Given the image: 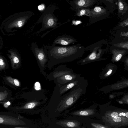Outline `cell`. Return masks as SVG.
<instances>
[{
  "instance_id": "1",
  "label": "cell",
  "mask_w": 128,
  "mask_h": 128,
  "mask_svg": "<svg viewBox=\"0 0 128 128\" xmlns=\"http://www.w3.org/2000/svg\"><path fill=\"white\" fill-rule=\"evenodd\" d=\"M46 46L48 59L47 66L50 70L58 64L69 62L75 58V46H58L53 44Z\"/></svg>"
},
{
  "instance_id": "2",
  "label": "cell",
  "mask_w": 128,
  "mask_h": 128,
  "mask_svg": "<svg viewBox=\"0 0 128 128\" xmlns=\"http://www.w3.org/2000/svg\"><path fill=\"white\" fill-rule=\"evenodd\" d=\"M21 119L16 113L0 111V128H22Z\"/></svg>"
},
{
  "instance_id": "3",
  "label": "cell",
  "mask_w": 128,
  "mask_h": 128,
  "mask_svg": "<svg viewBox=\"0 0 128 128\" xmlns=\"http://www.w3.org/2000/svg\"><path fill=\"white\" fill-rule=\"evenodd\" d=\"M31 49L36 59L40 71L43 72L47 66L48 59L46 48V45L40 48L36 42H32L31 45Z\"/></svg>"
},
{
  "instance_id": "4",
  "label": "cell",
  "mask_w": 128,
  "mask_h": 128,
  "mask_svg": "<svg viewBox=\"0 0 128 128\" xmlns=\"http://www.w3.org/2000/svg\"><path fill=\"white\" fill-rule=\"evenodd\" d=\"M22 12L16 13L12 14L6 19L7 22H10L9 26L10 27H21L25 24L28 17Z\"/></svg>"
},
{
  "instance_id": "5",
  "label": "cell",
  "mask_w": 128,
  "mask_h": 128,
  "mask_svg": "<svg viewBox=\"0 0 128 128\" xmlns=\"http://www.w3.org/2000/svg\"><path fill=\"white\" fill-rule=\"evenodd\" d=\"M102 122L115 128L128 125V118L123 117L114 118L104 116L102 117Z\"/></svg>"
},
{
  "instance_id": "6",
  "label": "cell",
  "mask_w": 128,
  "mask_h": 128,
  "mask_svg": "<svg viewBox=\"0 0 128 128\" xmlns=\"http://www.w3.org/2000/svg\"><path fill=\"white\" fill-rule=\"evenodd\" d=\"M74 41V39L70 36L65 35L57 37L54 40L53 44L66 46L72 43Z\"/></svg>"
},
{
  "instance_id": "7",
  "label": "cell",
  "mask_w": 128,
  "mask_h": 128,
  "mask_svg": "<svg viewBox=\"0 0 128 128\" xmlns=\"http://www.w3.org/2000/svg\"><path fill=\"white\" fill-rule=\"evenodd\" d=\"M104 116L114 118L123 117L128 118V111L122 109L109 110L106 112Z\"/></svg>"
},
{
  "instance_id": "8",
  "label": "cell",
  "mask_w": 128,
  "mask_h": 128,
  "mask_svg": "<svg viewBox=\"0 0 128 128\" xmlns=\"http://www.w3.org/2000/svg\"><path fill=\"white\" fill-rule=\"evenodd\" d=\"M12 96V93L10 90L4 87L0 86V103L8 101Z\"/></svg>"
},
{
  "instance_id": "9",
  "label": "cell",
  "mask_w": 128,
  "mask_h": 128,
  "mask_svg": "<svg viewBox=\"0 0 128 128\" xmlns=\"http://www.w3.org/2000/svg\"><path fill=\"white\" fill-rule=\"evenodd\" d=\"M106 10L100 7L96 6L91 10L90 17L97 18L106 13Z\"/></svg>"
},
{
  "instance_id": "10",
  "label": "cell",
  "mask_w": 128,
  "mask_h": 128,
  "mask_svg": "<svg viewBox=\"0 0 128 128\" xmlns=\"http://www.w3.org/2000/svg\"><path fill=\"white\" fill-rule=\"evenodd\" d=\"M118 13L122 15L128 10V5L124 0H118Z\"/></svg>"
},
{
  "instance_id": "11",
  "label": "cell",
  "mask_w": 128,
  "mask_h": 128,
  "mask_svg": "<svg viewBox=\"0 0 128 128\" xmlns=\"http://www.w3.org/2000/svg\"><path fill=\"white\" fill-rule=\"evenodd\" d=\"M95 1V0H77L76 4L79 8H86L92 5Z\"/></svg>"
},
{
  "instance_id": "12",
  "label": "cell",
  "mask_w": 128,
  "mask_h": 128,
  "mask_svg": "<svg viewBox=\"0 0 128 128\" xmlns=\"http://www.w3.org/2000/svg\"><path fill=\"white\" fill-rule=\"evenodd\" d=\"M94 114V110L89 109L80 110L76 111L74 113V114L79 116H89Z\"/></svg>"
},
{
  "instance_id": "13",
  "label": "cell",
  "mask_w": 128,
  "mask_h": 128,
  "mask_svg": "<svg viewBox=\"0 0 128 128\" xmlns=\"http://www.w3.org/2000/svg\"><path fill=\"white\" fill-rule=\"evenodd\" d=\"M76 15L78 16L84 15L90 17L91 10L88 9H82L79 11Z\"/></svg>"
},
{
  "instance_id": "14",
  "label": "cell",
  "mask_w": 128,
  "mask_h": 128,
  "mask_svg": "<svg viewBox=\"0 0 128 128\" xmlns=\"http://www.w3.org/2000/svg\"><path fill=\"white\" fill-rule=\"evenodd\" d=\"M7 80L6 82H7L8 84H12L14 86H19L20 84L19 81L17 80L12 78L10 77H7L6 78Z\"/></svg>"
},
{
  "instance_id": "15",
  "label": "cell",
  "mask_w": 128,
  "mask_h": 128,
  "mask_svg": "<svg viewBox=\"0 0 128 128\" xmlns=\"http://www.w3.org/2000/svg\"><path fill=\"white\" fill-rule=\"evenodd\" d=\"M91 125L92 127L94 128H109L108 126H104L102 124L96 123H92L91 124Z\"/></svg>"
},
{
  "instance_id": "16",
  "label": "cell",
  "mask_w": 128,
  "mask_h": 128,
  "mask_svg": "<svg viewBox=\"0 0 128 128\" xmlns=\"http://www.w3.org/2000/svg\"><path fill=\"white\" fill-rule=\"evenodd\" d=\"M78 82L77 81H75L74 82L71 83L68 85L65 88V89H64V91H66L70 89L73 86H74L75 85H76Z\"/></svg>"
},
{
  "instance_id": "17",
  "label": "cell",
  "mask_w": 128,
  "mask_h": 128,
  "mask_svg": "<svg viewBox=\"0 0 128 128\" xmlns=\"http://www.w3.org/2000/svg\"><path fill=\"white\" fill-rule=\"evenodd\" d=\"M13 62L15 64H18L19 62V60L17 56H15L13 58Z\"/></svg>"
},
{
  "instance_id": "18",
  "label": "cell",
  "mask_w": 128,
  "mask_h": 128,
  "mask_svg": "<svg viewBox=\"0 0 128 128\" xmlns=\"http://www.w3.org/2000/svg\"><path fill=\"white\" fill-rule=\"evenodd\" d=\"M40 83L38 82H36L35 84V88L36 90H39L40 89Z\"/></svg>"
},
{
  "instance_id": "19",
  "label": "cell",
  "mask_w": 128,
  "mask_h": 128,
  "mask_svg": "<svg viewBox=\"0 0 128 128\" xmlns=\"http://www.w3.org/2000/svg\"><path fill=\"white\" fill-rule=\"evenodd\" d=\"M96 58V54L94 52L92 53L89 56L90 59L91 60L95 59Z\"/></svg>"
},
{
  "instance_id": "20",
  "label": "cell",
  "mask_w": 128,
  "mask_h": 128,
  "mask_svg": "<svg viewBox=\"0 0 128 128\" xmlns=\"http://www.w3.org/2000/svg\"><path fill=\"white\" fill-rule=\"evenodd\" d=\"M122 101L124 103L128 104V95H127L126 96L123 98Z\"/></svg>"
},
{
  "instance_id": "21",
  "label": "cell",
  "mask_w": 128,
  "mask_h": 128,
  "mask_svg": "<svg viewBox=\"0 0 128 128\" xmlns=\"http://www.w3.org/2000/svg\"><path fill=\"white\" fill-rule=\"evenodd\" d=\"M4 62L3 60L2 59L0 58V67H4Z\"/></svg>"
},
{
  "instance_id": "22",
  "label": "cell",
  "mask_w": 128,
  "mask_h": 128,
  "mask_svg": "<svg viewBox=\"0 0 128 128\" xmlns=\"http://www.w3.org/2000/svg\"><path fill=\"white\" fill-rule=\"evenodd\" d=\"M122 26H124L126 25H128V19L127 20L124 21V22H122L121 24Z\"/></svg>"
},
{
  "instance_id": "23",
  "label": "cell",
  "mask_w": 128,
  "mask_h": 128,
  "mask_svg": "<svg viewBox=\"0 0 128 128\" xmlns=\"http://www.w3.org/2000/svg\"><path fill=\"white\" fill-rule=\"evenodd\" d=\"M122 55L121 54H118L116 58V60L117 61H118L121 58Z\"/></svg>"
},
{
  "instance_id": "24",
  "label": "cell",
  "mask_w": 128,
  "mask_h": 128,
  "mask_svg": "<svg viewBox=\"0 0 128 128\" xmlns=\"http://www.w3.org/2000/svg\"><path fill=\"white\" fill-rule=\"evenodd\" d=\"M112 70L111 69H110L107 72L106 74L107 75H109L112 72Z\"/></svg>"
},
{
  "instance_id": "25",
  "label": "cell",
  "mask_w": 128,
  "mask_h": 128,
  "mask_svg": "<svg viewBox=\"0 0 128 128\" xmlns=\"http://www.w3.org/2000/svg\"><path fill=\"white\" fill-rule=\"evenodd\" d=\"M108 2H110L112 3H113V2L111 0H106Z\"/></svg>"
},
{
  "instance_id": "26",
  "label": "cell",
  "mask_w": 128,
  "mask_h": 128,
  "mask_svg": "<svg viewBox=\"0 0 128 128\" xmlns=\"http://www.w3.org/2000/svg\"><path fill=\"white\" fill-rule=\"evenodd\" d=\"M113 2V0H111Z\"/></svg>"
}]
</instances>
